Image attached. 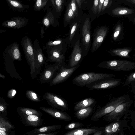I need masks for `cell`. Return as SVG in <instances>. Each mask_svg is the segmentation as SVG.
Masks as SVG:
<instances>
[{"mask_svg":"<svg viewBox=\"0 0 135 135\" xmlns=\"http://www.w3.org/2000/svg\"><path fill=\"white\" fill-rule=\"evenodd\" d=\"M114 76L112 74L89 72L80 74L73 79L74 85L83 87L96 82L107 79Z\"/></svg>","mask_w":135,"mask_h":135,"instance_id":"1","label":"cell"},{"mask_svg":"<svg viewBox=\"0 0 135 135\" xmlns=\"http://www.w3.org/2000/svg\"><path fill=\"white\" fill-rule=\"evenodd\" d=\"M128 95H124L112 99L106 105L99 108L93 114L91 120L96 121L113 111L119 105L129 99Z\"/></svg>","mask_w":135,"mask_h":135,"instance_id":"2","label":"cell"},{"mask_svg":"<svg viewBox=\"0 0 135 135\" xmlns=\"http://www.w3.org/2000/svg\"><path fill=\"white\" fill-rule=\"evenodd\" d=\"M80 33L84 58L89 52L91 44V23L89 18H86L81 26Z\"/></svg>","mask_w":135,"mask_h":135,"instance_id":"3","label":"cell"},{"mask_svg":"<svg viewBox=\"0 0 135 135\" xmlns=\"http://www.w3.org/2000/svg\"><path fill=\"white\" fill-rule=\"evenodd\" d=\"M21 44L23 49L27 62L30 67L31 75L34 76L37 74L35 64L33 45L31 39L27 36L23 37Z\"/></svg>","mask_w":135,"mask_h":135,"instance_id":"4","label":"cell"},{"mask_svg":"<svg viewBox=\"0 0 135 135\" xmlns=\"http://www.w3.org/2000/svg\"><path fill=\"white\" fill-rule=\"evenodd\" d=\"M133 102L129 99L118 105L112 112L103 117V119L108 122L119 120L129 109Z\"/></svg>","mask_w":135,"mask_h":135,"instance_id":"5","label":"cell"},{"mask_svg":"<svg viewBox=\"0 0 135 135\" xmlns=\"http://www.w3.org/2000/svg\"><path fill=\"white\" fill-rule=\"evenodd\" d=\"M48 61L52 62L58 63L60 66L66 67L65 63L66 52L62 49L54 47L46 50Z\"/></svg>","mask_w":135,"mask_h":135,"instance_id":"6","label":"cell"},{"mask_svg":"<svg viewBox=\"0 0 135 135\" xmlns=\"http://www.w3.org/2000/svg\"><path fill=\"white\" fill-rule=\"evenodd\" d=\"M37 39L34 41L33 45L35 68L37 74H39L42 68L47 63L46 58L44 56L42 49L40 47Z\"/></svg>","mask_w":135,"mask_h":135,"instance_id":"7","label":"cell"},{"mask_svg":"<svg viewBox=\"0 0 135 135\" xmlns=\"http://www.w3.org/2000/svg\"><path fill=\"white\" fill-rule=\"evenodd\" d=\"M107 125L105 128V135H123V131L128 126L127 123L124 120H114Z\"/></svg>","mask_w":135,"mask_h":135,"instance_id":"8","label":"cell"},{"mask_svg":"<svg viewBox=\"0 0 135 135\" xmlns=\"http://www.w3.org/2000/svg\"><path fill=\"white\" fill-rule=\"evenodd\" d=\"M73 47L69 60V68L73 67L80 64L83 59L81 46L80 35L76 41Z\"/></svg>","mask_w":135,"mask_h":135,"instance_id":"9","label":"cell"},{"mask_svg":"<svg viewBox=\"0 0 135 135\" xmlns=\"http://www.w3.org/2000/svg\"><path fill=\"white\" fill-rule=\"evenodd\" d=\"M108 29L104 26H101L96 28L92 35V44L91 52L93 53L99 47L103 42L107 32Z\"/></svg>","mask_w":135,"mask_h":135,"instance_id":"10","label":"cell"},{"mask_svg":"<svg viewBox=\"0 0 135 135\" xmlns=\"http://www.w3.org/2000/svg\"><path fill=\"white\" fill-rule=\"evenodd\" d=\"M120 83V80H103L86 86L89 90H94L109 89L115 87Z\"/></svg>","mask_w":135,"mask_h":135,"instance_id":"11","label":"cell"},{"mask_svg":"<svg viewBox=\"0 0 135 135\" xmlns=\"http://www.w3.org/2000/svg\"><path fill=\"white\" fill-rule=\"evenodd\" d=\"M80 64L71 68L60 66L53 81L55 83L64 82L69 78L79 67Z\"/></svg>","mask_w":135,"mask_h":135,"instance_id":"12","label":"cell"},{"mask_svg":"<svg viewBox=\"0 0 135 135\" xmlns=\"http://www.w3.org/2000/svg\"><path fill=\"white\" fill-rule=\"evenodd\" d=\"M80 23L77 21L73 22L70 25L69 31L68 36L66 37L68 46L72 48L76 41L80 35L79 32Z\"/></svg>","mask_w":135,"mask_h":135,"instance_id":"13","label":"cell"},{"mask_svg":"<svg viewBox=\"0 0 135 135\" xmlns=\"http://www.w3.org/2000/svg\"><path fill=\"white\" fill-rule=\"evenodd\" d=\"M28 20L22 17H14L10 20L4 21L2 25L8 28L19 29L26 26L28 23Z\"/></svg>","mask_w":135,"mask_h":135,"instance_id":"14","label":"cell"},{"mask_svg":"<svg viewBox=\"0 0 135 135\" xmlns=\"http://www.w3.org/2000/svg\"><path fill=\"white\" fill-rule=\"evenodd\" d=\"M4 52L9 55L13 60L21 61L22 55L19 49V45L16 42L9 45L5 50Z\"/></svg>","mask_w":135,"mask_h":135,"instance_id":"15","label":"cell"},{"mask_svg":"<svg viewBox=\"0 0 135 135\" xmlns=\"http://www.w3.org/2000/svg\"><path fill=\"white\" fill-rule=\"evenodd\" d=\"M68 42L66 37L65 38L58 37L55 40L48 41L43 47L42 50L54 47H60L66 52L67 49Z\"/></svg>","mask_w":135,"mask_h":135,"instance_id":"16","label":"cell"},{"mask_svg":"<svg viewBox=\"0 0 135 135\" xmlns=\"http://www.w3.org/2000/svg\"><path fill=\"white\" fill-rule=\"evenodd\" d=\"M60 66L57 63L49 64L47 63L45 65V68L42 74V76L48 79L55 74H57Z\"/></svg>","mask_w":135,"mask_h":135,"instance_id":"17","label":"cell"},{"mask_svg":"<svg viewBox=\"0 0 135 135\" xmlns=\"http://www.w3.org/2000/svg\"><path fill=\"white\" fill-rule=\"evenodd\" d=\"M46 9L47 10V13L44 17L42 21L43 25L45 27V31L51 25L55 27L59 25L55 19L51 10L50 9L49 7L47 8Z\"/></svg>","mask_w":135,"mask_h":135,"instance_id":"18","label":"cell"},{"mask_svg":"<svg viewBox=\"0 0 135 135\" xmlns=\"http://www.w3.org/2000/svg\"><path fill=\"white\" fill-rule=\"evenodd\" d=\"M8 6L13 10L20 12H25L29 6L21 3L17 0H6Z\"/></svg>","mask_w":135,"mask_h":135,"instance_id":"19","label":"cell"},{"mask_svg":"<svg viewBox=\"0 0 135 135\" xmlns=\"http://www.w3.org/2000/svg\"><path fill=\"white\" fill-rule=\"evenodd\" d=\"M99 130L95 128H78L68 132L65 135H88L93 134Z\"/></svg>","mask_w":135,"mask_h":135,"instance_id":"20","label":"cell"},{"mask_svg":"<svg viewBox=\"0 0 135 135\" xmlns=\"http://www.w3.org/2000/svg\"><path fill=\"white\" fill-rule=\"evenodd\" d=\"M3 54L4 64L5 65V69L8 72H16L13 62L14 60L9 55L4 52Z\"/></svg>","mask_w":135,"mask_h":135,"instance_id":"21","label":"cell"},{"mask_svg":"<svg viewBox=\"0 0 135 135\" xmlns=\"http://www.w3.org/2000/svg\"><path fill=\"white\" fill-rule=\"evenodd\" d=\"M95 101L93 98H88L85 99L78 103L75 106L74 110L75 111L90 107Z\"/></svg>","mask_w":135,"mask_h":135,"instance_id":"22","label":"cell"},{"mask_svg":"<svg viewBox=\"0 0 135 135\" xmlns=\"http://www.w3.org/2000/svg\"><path fill=\"white\" fill-rule=\"evenodd\" d=\"M92 111V108L89 107L76 111L75 115L78 119H83L88 117Z\"/></svg>","mask_w":135,"mask_h":135,"instance_id":"23","label":"cell"},{"mask_svg":"<svg viewBox=\"0 0 135 135\" xmlns=\"http://www.w3.org/2000/svg\"><path fill=\"white\" fill-rule=\"evenodd\" d=\"M134 10L125 7H119L113 9L112 13L114 15L117 16L127 15L133 13Z\"/></svg>","mask_w":135,"mask_h":135,"instance_id":"24","label":"cell"},{"mask_svg":"<svg viewBox=\"0 0 135 135\" xmlns=\"http://www.w3.org/2000/svg\"><path fill=\"white\" fill-rule=\"evenodd\" d=\"M33 7L34 10L36 11L46 9L49 7V0H36Z\"/></svg>","mask_w":135,"mask_h":135,"instance_id":"25","label":"cell"},{"mask_svg":"<svg viewBox=\"0 0 135 135\" xmlns=\"http://www.w3.org/2000/svg\"><path fill=\"white\" fill-rule=\"evenodd\" d=\"M49 7H52L53 11L58 13L61 12L64 0H49Z\"/></svg>","mask_w":135,"mask_h":135,"instance_id":"26","label":"cell"},{"mask_svg":"<svg viewBox=\"0 0 135 135\" xmlns=\"http://www.w3.org/2000/svg\"><path fill=\"white\" fill-rule=\"evenodd\" d=\"M75 16L74 12L71 8L70 3L68 5L65 15L64 25L65 26H67L72 19L74 18Z\"/></svg>","mask_w":135,"mask_h":135,"instance_id":"27","label":"cell"},{"mask_svg":"<svg viewBox=\"0 0 135 135\" xmlns=\"http://www.w3.org/2000/svg\"><path fill=\"white\" fill-rule=\"evenodd\" d=\"M84 126V124L81 123L74 122L70 123L65 126V129L67 130L76 129L82 127Z\"/></svg>","mask_w":135,"mask_h":135,"instance_id":"28","label":"cell"},{"mask_svg":"<svg viewBox=\"0 0 135 135\" xmlns=\"http://www.w3.org/2000/svg\"><path fill=\"white\" fill-rule=\"evenodd\" d=\"M70 3L71 8L74 12L75 16L77 15L78 13V10L76 0H71Z\"/></svg>","mask_w":135,"mask_h":135,"instance_id":"29","label":"cell"},{"mask_svg":"<svg viewBox=\"0 0 135 135\" xmlns=\"http://www.w3.org/2000/svg\"><path fill=\"white\" fill-rule=\"evenodd\" d=\"M135 80V73L129 76L126 80L124 86H127L132 81Z\"/></svg>","mask_w":135,"mask_h":135,"instance_id":"30","label":"cell"},{"mask_svg":"<svg viewBox=\"0 0 135 135\" xmlns=\"http://www.w3.org/2000/svg\"><path fill=\"white\" fill-rule=\"evenodd\" d=\"M99 0H94L93 7V12L96 14L98 12Z\"/></svg>","mask_w":135,"mask_h":135,"instance_id":"31","label":"cell"},{"mask_svg":"<svg viewBox=\"0 0 135 135\" xmlns=\"http://www.w3.org/2000/svg\"><path fill=\"white\" fill-rule=\"evenodd\" d=\"M27 119L30 121H36L38 120V117L36 115H31L28 117Z\"/></svg>","mask_w":135,"mask_h":135,"instance_id":"32","label":"cell"},{"mask_svg":"<svg viewBox=\"0 0 135 135\" xmlns=\"http://www.w3.org/2000/svg\"><path fill=\"white\" fill-rule=\"evenodd\" d=\"M104 0H99V4L98 7V12L100 13L102 11V8Z\"/></svg>","mask_w":135,"mask_h":135,"instance_id":"33","label":"cell"},{"mask_svg":"<svg viewBox=\"0 0 135 135\" xmlns=\"http://www.w3.org/2000/svg\"><path fill=\"white\" fill-rule=\"evenodd\" d=\"M110 0H104L102 6L101 11H103L108 4L109 1Z\"/></svg>","mask_w":135,"mask_h":135,"instance_id":"34","label":"cell"},{"mask_svg":"<svg viewBox=\"0 0 135 135\" xmlns=\"http://www.w3.org/2000/svg\"><path fill=\"white\" fill-rule=\"evenodd\" d=\"M116 28V31L114 32L113 35L114 37L115 38L117 37L119 34V30L120 29V26H118Z\"/></svg>","mask_w":135,"mask_h":135,"instance_id":"35","label":"cell"},{"mask_svg":"<svg viewBox=\"0 0 135 135\" xmlns=\"http://www.w3.org/2000/svg\"><path fill=\"white\" fill-rule=\"evenodd\" d=\"M128 52L127 51L123 50L121 51L120 53V54L123 56H127L128 54Z\"/></svg>","mask_w":135,"mask_h":135,"instance_id":"36","label":"cell"},{"mask_svg":"<svg viewBox=\"0 0 135 135\" xmlns=\"http://www.w3.org/2000/svg\"><path fill=\"white\" fill-rule=\"evenodd\" d=\"M103 131L102 130V131H100L98 130L96 132L93 134V135H101L103 133Z\"/></svg>","mask_w":135,"mask_h":135,"instance_id":"37","label":"cell"},{"mask_svg":"<svg viewBox=\"0 0 135 135\" xmlns=\"http://www.w3.org/2000/svg\"><path fill=\"white\" fill-rule=\"evenodd\" d=\"M44 27V26L43 25L41 30V36L42 38L44 37V34L45 33Z\"/></svg>","mask_w":135,"mask_h":135,"instance_id":"38","label":"cell"},{"mask_svg":"<svg viewBox=\"0 0 135 135\" xmlns=\"http://www.w3.org/2000/svg\"><path fill=\"white\" fill-rule=\"evenodd\" d=\"M47 130V128L46 127H43L40 128L39 131L41 132H44L46 131Z\"/></svg>","mask_w":135,"mask_h":135,"instance_id":"39","label":"cell"},{"mask_svg":"<svg viewBox=\"0 0 135 135\" xmlns=\"http://www.w3.org/2000/svg\"><path fill=\"white\" fill-rule=\"evenodd\" d=\"M76 2L78 4L79 7L80 8L81 6V2L80 0H76Z\"/></svg>","mask_w":135,"mask_h":135,"instance_id":"40","label":"cell"},{"mask_svg":"<svg viewBox=\"0 0 135 135\" xmlns=\"http://www.w3.org/2000/svg\"><path fill=\"white\" fill-rule=\"evenodd\" d=\"M26 114L29 115H32L33 114L32 112L29 110H27L26 112Z\"/></svg>","mask_w":135,"mask_h":135,"instance_id":"41","label":"cell"},{"mask_svg":"<svg viewBox=\"0 0 135 135\" xmlns=\"http://www.w3.org/2000/svg\"><path fill=\"white\" fill-rule=\"evenodd\" d=\"M33 98L34 99H36L37 98V96L36 94L34 93H32V94Z\"/></svg>","mask_w":135,"mask_h":135,"instance_id":"42","label":"cell"},{"mask_svg":"<svg viewBox=\"0 0 135 135\" xmlns=\"http://www.w3.org/2000/svg\"><path fill=\"white\" fill-rule=\"evenodd\" d=\"M128 2L135 4V0H127Z\"/></svg>","mask_w":135,"mask_h":135,"instance_id":"43","label":"cell"},{"mask_svg":"<svg viewBox=\"0 0 135 135\" xmlns=\"http://www.w3.org/2000/svg\"><path fill=\"white\" fill-rule=\"evenodd\" d=\"M6 134L5 133V132L2 131L0 130V135H6Z\"/></svg>","mask_w":135,"mask_h":135,"instance_id":"44","label":"cell"},{"mask_svg":"<svg viewBox=\"0 0 135 135\" xmlns=\"http://www.w3.org/2000/svg\"><path fill=\"white\" fill-rule=\"evenodd\" d=\"M16 90H13L12 94V96H14L15 94H16Z\"/></svg>","mask_w":135,"mask_h":135,"instance_id":"45","label":"cell"},{"mask_svg":"<svg viewBox=\"0 0 135 135\" xmlns=\"http://www.w3.org/2000/svg\"><path fill=\"white\" fill-rule=\"evenodd\" d=\"M0 130L3 131L4 132L6 131V130L4 128L1 127L0 128Z\"/></svg>","mask_w":135,"mask_h":135,"instance_id":"46","label":"cell"},{"mask_svg":"<svg viewBox=\"0 0 135 135\" xmlns=\"http://www.w3.org/2000/svg\"><path fill=\"white\" fill-rule=\"evenodd\" d=\"M4 109V107L1 106H0V111H2Z\"/></svg>","mask_w":135,"mask_h":135,"instance_id":"47","label":"cell"},{"mask_svg":"<svg viewBox=\"0 0 135 135\" xmlns=\"http://www.w3.org/2000/svg\"><path fill=\"white\" fill-rule=\"evenodd\" d=\"M38 135H46L45 134H38Z\"/></svg>","mask_w":135,"mask_h":135,"instance_id":"48","label":"cell"},{"mask_svg":"<svg viewBox=\"0 0 135 135\" xmlns=\"http://www.w3.org/2000/svg\"><path fill=\"white\" fill-rule=\"evenodd\" d=\"M133 21L134 22H135V18L134 19Z\"/></svg>","mask_w":135,"mask_h":135,"instance_id":"49","label":"cell"},{"mask_svg":"<svg viewBox=\"0 0 135 135\" xmlns=\"http://www.w3.org/2000/svg\"><path fill=\"white\" fill-rule=\"evenodd\" d=\"M134 88H135V85H134Z\"/></svg>","mask_w":135,"mask_h":135,"instance_id":"50","label":"cell"},{"mask_svg":"<svg viewBox=\"0 0 135 135\" xmlns=\"http://www.w3.org/2000/svg\"></svg>","mask_w":135,"mask_h":135,"instance_id":"51","label":"cell"}]
</instances>
